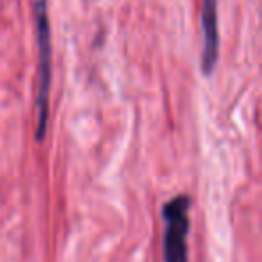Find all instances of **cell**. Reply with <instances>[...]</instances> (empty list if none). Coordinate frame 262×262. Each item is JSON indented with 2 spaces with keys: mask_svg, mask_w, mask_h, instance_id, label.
<instances>
[{
  "mask_svg": "<svg viewBox=\"0 0 262 262\" xmlns=\"http://www.w3.org/2000/svg\"><path fill=\"white\" fill-rule=\"evenodd\" d=\"M34 31L38 41V86H36V139L43 140L49 126V108H51V79H52V43L51 22H49L47 0H33Z\"/></svg>",
  "mask_w": 262,
  "mask_h": 262,
  "instance_id": "1",
  "label": "cell"
},
{
  "mask_svg": "<svg viewBox=\"0 0 262 262\" xmlns=\"http://www.w3.org/2000/svg\"><path fill=\"white\" fill-rule=\"evenodd\" d=\"M190 198L187 194L169 200L162 208L164 217V262H189Z\"/></svg>",
  "mask_w": 262,
  "mask_h": 262,
  "instance_id": "2",
  "label": "cell"
},
{
  "mask_svg": "<svg viewBox=\"0 0 262 262\" xmlns=\"http://www.w3.org/2000/svg\"><path fill=\"white\" fill-rule=\"evenodd\" d=\"M201 27H203L201 70L205 76H210L219 61L217 0H201Z\"/></svg>",
  "mask_w": 262,
  "mask_h": 262,
  "instance_id": "3",
  "label": "cell"
}]
</instances>
